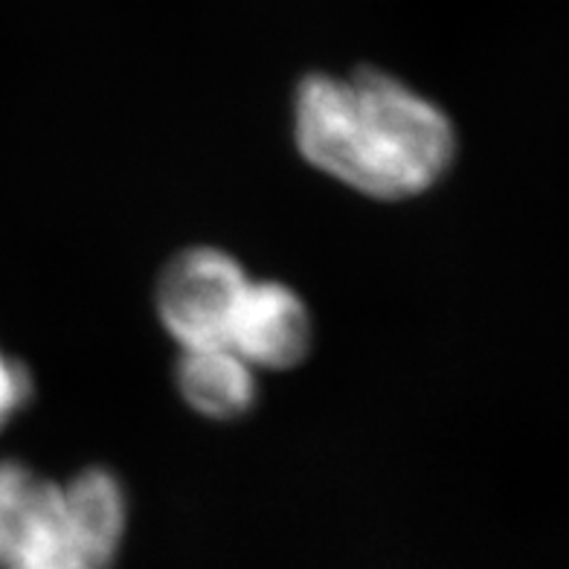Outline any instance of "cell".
Returning <instances> with one entry per match:
<instances>
[{"mask_svg":"<svg viewBox=\"0 0 569 569\" xmlns=\"http://www.w3.org/2000/svg\"><path fill=\"white\" fill-rule=\"evenodd\" d=\"M293 142L326 178L375 201L425 196L457 160V128L401 79L315 73L293 97Z\"/></svg>","mask_w":569,"mask_h":569,"instance_id":"cell-1","label":"cell"},{"mask_svg":"<svg viewBox=\"0 0 569 569\" xmlns=\"http://www.w3.org/2000/svg\"><path fill=\"white\" fill-rule=\"evenodd\" d=\"M128 529V497L106 468L50 480L0 549V569H111Z\"/></svg>","mask_w":569,"mask_h":569,"instance_id":"cell-2","label":"cell"},{"mask_svg":"<svg viewBox=\"0 0 569 569\" xmlns=\"http://www.w3.org/2000/svg\"><path fill=\"white\" fill-rule=\"evenodd\" d=\"M248 282V270L227 250L189 248L172 256L154 288V308L180 352L227 346Z\"/></svg>","mask_w":569,"mask_h":569,"instance_id":"cell-3","label":"cell"},{"mask_svg":"<svg viewBox=\"0 0 569 569\" xmlns=\"http://www.w3.org/2000/svg\"><path fill=\"white\" fill-rule=\"evenodd\" d=\"M311 340L315 326L300 293L277 279L250 277L227 331V349L256 372H282L311 352Z\"/></svg>","mask_w":569,"mask_h":569,"instance_id":"cell-4","label":"cell"},{"mask_svg":"<svg viewBox=\"0 0 569 569\" xmlns=\"http://www.w3.org/2000/svg\"><path fill=\"white\" fill-rule=\"evenodd\" d=\"M178 392L198 416L232 421L248 416L259 398L256 369L227 346L180 352Z\"/></svg>","mask_w":569,"mask_h":569,"instance_id":"cell-5","label":"cell"},{"mask_svg":"<svg viewBox=\"0 0 569 569\" xmlns=\"http://www.w3.org/2000/svg\"><path fill=\"white\" fill-rule=\"evenodd\" d=\"M30 372H27L16 358H9L7 352H0V430L23 410V405L30 401Z\"/></svg>","mask_w":569,"mask_h":569,"instance_id":"cell-6","label":"cell"}]
</instances>
